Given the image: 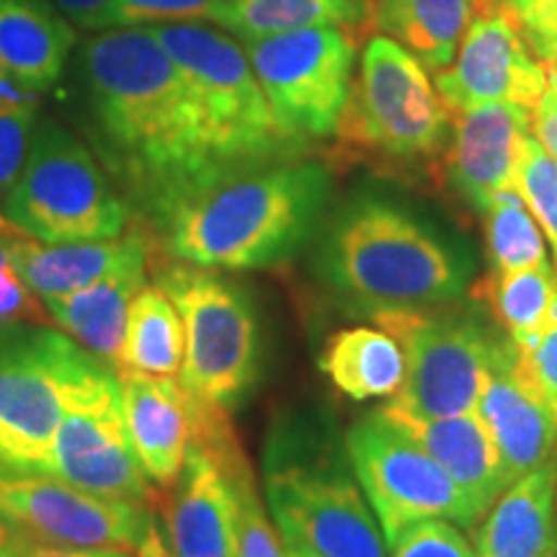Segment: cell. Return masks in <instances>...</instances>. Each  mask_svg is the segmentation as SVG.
Masks as SVG:
<instances>
[{
    "instance_id": "obj_17",
    "label": "cell",
    "mask_w": 557,
    "mask_h": 557,
    "mask_svg": "<svg viewBox=\"0 0 557 557\" xmlns=\"http://www.w3.org/2000/svg\"><path fill=\"white\" fill-rule=\"evenodd\" d=\"M478 416L496 442L508 483L557 459V413L521 372L506 333L493 348Z\"/></svg>"
},
{
    "instance_id": "obj_4",
    "label": "cell",
    "mask_w": 557,
    "mask_h": 557,
    "mask_svg": "<svg viewBox=\"0 0 557 557\" xmlns=\"http://www.w3.org/2000/svg\"><path fill=\"white\" fill-rule=\"evenodd\" d=\"M261 468L263 496L284 547L308 557H385L377 517L329 408L278 413L263 438Z\"/></svg>"
},
{
    "instance_id": "obj_9",
    "label": "cell",
    "mask_w": 557,
    "mask_h": 557,
    "mask_svg": "<svg viewBox=\"0 0 557 557\" xmlns=\"http://www.w3.org/2000/svg\"><path fill=\"white\" fill-rule=\"evenodd\" d=\"M145 29L152 32L191 88L222 165L240 169L305 152L278 129L248 54L233 37L197 21Z\"/></svg>"
},
{
    "instance_id": "obj_27",
    "label": "cell",
    "mask_w": 557,
    "mask_h": 557,
    "mask_svg": "<svg viewBox=\"0 0 557 557\" xmlns=\"http://www.w3.org/2000/svg\"><path fill=\"white\" fill-rule=\"evenodd\" d=\"M468 295L513 341V346H529L545 329L557 299L555 263L519 271H485L475 276Z\"/></svg>"
},
{
    "instance_id": "obj_11",
    "label": "cell",
    "mask_w": 557,
    "mask_h": 557,
    "mask_svg": "<svg viewBox=\"0 0 557 557\" xmlns=\"http://www.w3.org/2000/svg\"><path fill=\"white\" fill-rule=\"evenodd\" d=\"M278 129L299 148L336 137L351 99L357 41L341 26H315L243 41Z\"/></svg>"
},
{
    "instance_id": "obj_14",
    "label": "cell",
    "mask_w": 557,
    "mask_h": 557,
    "mask_svg": "<svg viewBox=\"0 0 557 557\" xmlns=\"http://www.w3.org/2000/svg\"><path fill=\"white\" fill-rule=\"evenodd\" d=\"M50 475L101 498L158 506L160 493L145 475L129 442L114 369H103L70 403L54 434Z\"/></svg>"
},
{
    "instance_id": "obj_37",
    "label": "cell",
    "mask_w": 557,
    "mask_h": 557,
    "mask_svg": "<svg viewBox=\"0 0 557 557\" xmlns=\"http://www.w3.org/2000/svg\"><path fill=\"white\" fill-rule=\"evenodd\" d=\"M73 26L86 32H107L116 0H50Z\"/></svg>"
},
{
    "instance_id": "obj_18",
    "label": "cell",
    "mask_w": 557,
    "mask_h": 557,
    "mask_svg": "<svg viewBox=\"0 0 557 557\" xmlns=\"http://www.w3.org/2000/svg\"><path fill=\"white\" fill-rule=\"evenodd\" d=\"M160 540L171 557H238V498L212 455L191 444L158 498Z\"/></svg>"
},
{
    "instance_id": "obj_39",
    "label": "cell",
    "mask_w": 557,
    "mask_h": 557,
    "mask_svg": "<svg viewBox=\"0 0 557 557\" xmlns=\"http://www.w3.org/2000/svg\"><path fill=\"white\" fill-rule=\"evenodd\" d=\"M16 557H137L127 549L114 547H62L45 545V542H29Z\"/></svg>"
},
{
    "instance_id": "obj_6",
    "label": "cell",
    "mask_w": 557,
    "mask_h": 557,
    "mask_svg": "<svg viewBox=\"0 0 557 557\" xmlns=\"http://www.w3.org/2000/svg\"><path fill=\"white\" fill-rule=\"evenodd\" d=\"M3 218L39 243L120 238L135 214L96 152L54 116H39Z\"/></svg>"
},
{
    "instance_id": "obj_7",
    "label": "cell",
    "mask_w": 557,
    "mask_h": 557,
    "mask_svg": "<svg viewBox=\"0 0 557 557\" xmlns=\"http://www.w3.org/2000/svg\"><path fill=\"white\" fill-rule=\"evenodd\" d=\"M449 135L451 114L426 67L385 34L369 37L336 132L341 148L389 169H423L442 160Z\"/></svg>"
},
{
    "instance_id": "obj_33",
    "label": "cell",
    "mask_w": 557,
    "mask_h": 557,
    "mask_svg": "<svg viewBox=\"0 0 557 557\" xmlns=\"http://www.w3.org/2000/svg\"><path fill=\"white\" fill-rule=\"evenodd\" d=\"M39 107H5L0 109V205L9 197L26 163Z\"/></svg>"
},
{
    "instance_id": "obj_48",
    "label": "cell",
    "mask_w": 557,
    "mask_h": 557,
    "mask_svg": "<svg viewBox=\"0 0 557 557\" xmlns=\"http://www.w3.org/2000/svg\"><path fill=\"white\" fill-rule=\"evenodd\" d=\"M504 3H508V0H504Z\"/></svg>"
},
{
    "instance_id": "obj_21",
    "label": "cell",
    "mask_w": 557,
    "mask_h": 557,
    "mask_svg": "<svg viewBox=\"0 0 557 557\" xmlns=\"http://www.w3.org/2000/svg\"><path fill=\"white\" fill-rule=\"evenodd\" d=\"M156 248V235L139 222L127 235L109 240L39 243L21 233L13 246V267L34 295L47 299L88 287L122 263L152 256Z\"/></svg>"
},
{
    "instance_id": "obj_1",
    "label": "cell",
    "mask_w": 557,
    "mask_h": 557,
    "mask_svg": "<svg viewBox=\"0 0 557 557\" xmlns=\"http://www.w3.org/2000/svg\"><path fill=\"white\" fill-rule=\"evenodd\" d=\"M70 78L90 150L150 233L181 199L233 171L150 29H107L78 41Z\"/></svg>"
},
{
    "instance_id": "obj_46",
    "label": "cell",
    "mask_w": 557,
    "mask_h": 557,
    "mask_svg": "<svg viewBox=\"0 0 557 557\" xmlns=\"http://www.w3.org/2000/svg\"><path fill=\"white\" fill-rule=\"evenodd\" d=\"M160 557H171V555H169V553H165V555H160Z\"/></svg>"
},
{
    "instance_id": "obj_38",
    "label": "cell",
    "mask_w": 557,
    "mask_h": 557,
    "mask_svg": "<svg viewBox=\"0 0 557 557\" xmlns=\"http://www.w3.org/2000/svg\"><path fill=\"white\" fill-rule=\"evenodd\" d=\"M532 135L557 163V96L549 88L532 109Z\"/></svg>"
},
{
    "instance_id": "obj_47",
    "label": "cell",
    "mask_w": 557,
    "mask_h": 557,
    "mask_svg": "<svg viewBox=\"0 0 557 557\" xmlns=\"http://www.w3.org/2000/svg\"><path fill=\"white\" fill-rule=\"evenodd\" d=\"M547 67H557V65H547Z\"/></svg>"
},
{
    "instance_id": "obj_30",
    "label": "cell",
    "mask_w": 557,
    "mask_h": 557,
    "mask_svg": "<svg viewBox=\"0 0 557 557\" xmlns=\"http://www.w3.org/2000/svg\"><path fill=\"white\" fill-rule=\"evenodd\" d=\"M478 218L483 220L487 271H519L553 263L545 233L517 191L493 197Z\"/></svg>"
},
{
    "instance_id": "obj_32",
    "label": "cell",
    "mask_w": 557,
    "mask_h": 557,
    "mask_svg": "<svg viewBox=\"0 0 557 557\" xmlns=\"http://www.w3.org/2000/svg\"><path fill=\"white\" fill-rule=\"evenodd\" d=\"M225 0H116L109 29H145L184 21H212Z\"/></svg>"
},
{
    "instance_id": "obj_26",
    "label": "cell",
    "mask_w": 557,
    "mask_h": 557,
    "mask_svg": "<svg viewBox=\"0 0 557 557\" xmlns=\"http://www.w3.org/2000/svg\"><path fill=\"white\" fill-rule=\"evenodd\" d=\"M320 369L346 398L393 400L406 382V354L382 329L351 325L325 341Z\"/></svg>"
},
{
    "instance_id": "obj_34",
    "label": "cell",
    "mask_w": 557,
    "mask_h": 557,
    "mask_svg": "<svg viewBox=\"0 0 557 557\" xmlns=\"http://www.w3.org/2000/svg\"><path fill=\"white\" fill-rule=\"evenodd\" d=\"M389 557H475L465 529L444 519L423 521L389 545Z\"/></svg>"
},
{
    "instance_id": "obj_22",
    "label": "cell",
    "mask_w": 557,
    "mask_h": 557,
    "mask_svg": "<svg viewBox=\"0 0 557 557\" xmlns=\"http://www.w3.org/2000/svg\"><path fill=\"white\" fill-rule=\"evenodd\" d=\"M150 259L152 256L127 261L111 269L107 276L90 282L88 287L45 299L52 323H58L75 344H81L114 372L122 364L129 305L148 284Z\"/></svg>"
},
{
    "instance_id": "obj_15",
    "label": "cell",
    "mask_w": 557,
    "mask_h": 557,
    "mask_svg": "<svg viewBox=\"0 0 557 557\" xmlns=\"http://www.w3.org/2000/svg\"><path fill=\"white\" fill-rule=\"evenodd\" d=\"M449 114L480 103H517L532 111L547 94V70L527 45L504 0H487L465 32L449 67L436 73Z\"/></svg>"
},
{
    "instance_id": "obj_36",
    "label": "cell",
    "mask_w": 557,
    "mask_h": 557,
    "mask_svg": "<svg viewBox=\"0 0 557 557\" xmlns=\"http://www.w3.org/2000/svg\"><path fill=\"white\" fill-rule=\"evenodd\" d=\"M506 5L542 65H557V0H508Z\"/></svg>"
},
{
    "instance_id": "obj_24",
    "label": "cell",
    "mask_w": 557,
    "mask_h": 557,
    "mask_svg": "<svg viewBox=\"0 0 557 557\" xmlns=\"http://www.w3.org/2000/svg\"><path fill=\"white\" fill-rule=\"evenodd\" d=\"M78 32L50 0H0V67L45 94L62 78Z\"/></svg>"
},
{
    "instance_id": "obj_3",
    "label": "cell",
    "mask_w": 557,
    "mask_h": 557,
    "mask_svg": "<svg viewBox=\"0 0 557 557\" xmlns=\"http://www.w3.org/2000/svg\"><path fill=\"white\" fill-rule=\"evenodd\" d=\"M325 160L287 156L220 173L152 230L171 259L220 271L282 267L315 240L333 207Z\"/></svg>"
},
{
    "instance_id": "obj_23",
    "label": "cell",
    "mask_w": 557,
    "mask_h": 557,
    "mask_svg": "<svg viewBox=\"0 0 557 557\" xmlns=\"http://www.w3.org/2000/svg\"><path fill=\"white\" fill-rule=\"evenodd\" d=\"M475 557H553L557 459L513 480L472 529Z\"/></svg>"
},
{
    "instance_id": "obj_16",
    "label": "cell",
    "mask_w": 557,
    "mask_h": 557,
    "mask_svg": "<svg viewBox=\"0 0 557 557\" xmlns=\"http://www.w3.org/2000/svg\"><path fill=\"white\" fill-rule=\"evenodd\" d=\"M532 111L517 103H480L451 114V135L442 163L455 197L480 214L498 194L517 191V169Z\"/></svg>"
},
{
    "instance_id": "obj_31",
    "label": "cell",
    "mask_w": 557,
    "mask_h": 557,
    "mask_svg": "<svg viewBox=\"0 0 557 557\" xmlns=\"http://www.w3.org/2000/svg\"><path fill=\"white\" fill-rule=\"evenodd\" d=\"M517 194L524 199L532 218L540 222L542 233L553 248V263L557 271V163L534 135L527 137L524 150H521Z\"/></svg>"
},
{
    "instance_id": "obj_12",
    "label": "cell",
    "mask_w": 557,
    "mask_h": 557,
    "mask_svg": "<svg viewBox=\"0 0 557 557\" xmlns=\"http://www.w3.org/2000/svg\"><path fill=\"white\" fill-rule=\"evenodd\" d=\"M346 451L387 547L423 521L444 519L472 532L483 519L449 472L393 426L380 408L348 426Z\"/></svg>"
},
{
    "instance_id": "obj_28",
    "label": "cell",
    "mask_w": 557,
    "mask_h": 557,
    "mask_svg": "<svg viewBox=\"0 0 557 557\" xmlns=\"http://www.w3.org/2000/svg\"><path fill=\"white\" fill-rule=\"evenodd\" d=\"M212 21L240 41L315 26L351 29L367 21V0H225Z\"/></svg>"
},
{
    "instance_id": "obj_35",
    "label": "cell",
    "mask_w": 557,
    "mask_h": 557,
    "mask_svg": "<svg viewBox=\"0 0 557 557\" xmlns=\"http://www.w3.org/2000/svg\"><path fill=\"white\" fill-rule=\"evenodd\" d=\"M517 359L527 380L557 413V299L540 336L529 346H517Z\"/></svg>"
},
{
    "instance_id": "obj_40",
    "label": "cell",
    "mask_w": 557,
    "mask_h": 557,
    "mask_svg": "<svg viewBox=\"0 0 557 557\" xmlns=\"http://www.w3.org/2000/svg\"><path fill=\"white\" fill-rule=\"evenodd\" d=\"M41 94L21 83L16 75L0 67V109L5 107H39Z\"/></svg>"
},
{
    "instance_id": "obj_44",
    "label": "cell",
    "mask_w": 557,
    "mask_h": 557,
    "mask_svg": "<svg viewBox=\"0 0 557 557\" xmlns=\"http://www.w3.org/2000/svg\"><path fill=\"white\" fill-rule=\"evenodd\" d=\"M287 557H308V555H302V553H297V549L287 547Z\"/></svg>"
},
{
    "instance_id": "obj_41",
    "label": "cell",
    "mask_w": 557,
    "mask_h": 557,
    "mask_svg": "<svg viewBox=\"0 0 557 557\" xmlns=\"http://www.w3.org/2000/svg\"><path fill=\"white\" fill-rule=\"evenodd\" d=\"M18 235L21 230L16 225H11V222L3 218V212H0V276L13 267V246H16Z\"/></svg>"
},
{
    "instance_id": "obj_5",
    "label": "cell",
    "mask_w": 557,
    "mask_h": 557,
    "mask_svg": "<svg viewBox=\"0 0 557 557\" xmlns=\"http://www.w3.org/2000/svg\"><path fill=\"white\" fill-rule=\"evenodd\" d=\"M150 263L184 323L181 387L225 410L243 406L263 374V329L253 297L220 269L171 259L160 248Z\"/></svg>"
},
{
    "instance_id": "obj_45",
    "label": "cell",
    "mask_w": 557,
    "mask_h": 557,
    "mask_svg": "<svg viewBox=\"0 0 557 557\" xmlns=\"http://www.w3.org/2000/svg\"><path fill=\"white\" fill-rule=\"evenodd\" d=\"M553 557H557V542H555V555Z\"/></svg>"
},
{
    "instance_id": "obj_25",
    "label": "cell",
    "mask_w": 557,
    "mask_h": 557,
    "mask_svg": "<svg viewBox=\"0 0 557 557\" xmlns=\"http://www.w3.org/2000/svg\"><path fill=\"white\" fill-rule=\"evenodd\" d=\"M487 0H367V21L423 67L451 65L470 21Z\"/></svg>"
},
{
    "instance_id": "obj_20",
    "label": "cell",
    "mask_w": 557,
    "mask_h": 557,
    "mask_svg": "<svg viewBox=\"0 0 557 557\" xmlns=\"http://www.w3.org/2000/svg\"><path fill=\"white\" fill-rule=\"evenodd\" d=\"M380 410L393 426H398L408 438H413L418 447L449 472L451 480L483 511V517L487 508L496 504L500 493L511 485L504 462H500L496 442H493L491 431L478 413L431 418L408 413V410L389 406V403Z\"/></svg>"
},
{
    "instance_id": "obj_19",
    "label": "cell",
    "mask_w": 557,
    "mask_h": 557,
    "mask_svg": "<svg viewBox=\"0 0 557 557\" xmlns=\"http://www.w3.org/2000/svg\"><path fill=\"white\" fill-rule=\"evenodd\" d=\"M116 380L132 447L150 483L163 491L178 478L191 447L189 395L176 377L120 369Z\"/></svg>"
},
{
    "instance_id": "obj_2",
    "label": "cell",
    "mask_w": 557,
    "mask_h": 557,
    "mask_svg": "<svg viewBox=\"0 0 557 557\" xmlns=\"http://www.w3.org/2000/svg\"><path fill=\"white\" fill-rule=\"evenodd\" d=\"M312 271L348 312L429 308L465 297L478 276L472 240L393 181L351 186L315 235Z\"/></svg>"
},
{
    "instance_id": "obj_10",
    "label": "cell",
    "mask_w": 557,
    "mask_h": 557,
    "mask_svg": "<svg viewBox=\"0 0 557 557\" xmlns=\"http://www.w3.org/2000/svg\"><path fill=\"white\" fill-rule=\"evenodd\" d=\"M369 320L406 354V382L389 406L431 418L478 413L487 364L504 331L475 299L377 310Z\"/></svg>"
},
{
    "instance_id": "obj_13",
    "label": "cell",
    "mask_w": 557,
    "mask_h": 557,
    "mask_svg": "<svg viewBox=\"0 0 557 557\" xmlns=\"http://www.w3.org/2000/svg\"><path fill=\"white\" fill-rule=\"evenodd\" d=\"M0 519L45 545L165 555L150 506L94 496L52 475L0 468Z\"/></svg>"
},
{
    "instance_id": "obj_43",
    "label": "cell",
    "mask_w": 557,
    "mask_h": 557,
    "mask_svg": "<svg viewBox=\"0 0 557 557\" xmlns=\"http://www.w3.org/2000/svg\"><path fill=\"white\" fill-rule=\"evenodd\" d=\"M547 70V88L557 96V67H545Z\"/></svg>"
},
{
    "instance_id": "obj_29",
    "label": "cell",
    "mask_w": 557,
    "mask_h": 557,
    "mask_svg": "<svg viewBox=\"0 0 557 557\" xmlns=\"http://www.w3.org/2000/svg\"><path fill=\"white\" fill-rule=\"evenodd\" d=\"M181 364H184V323L176 305L156 282L145 284L129 305L120 369L178 377Z\"/></svg>"
},
{
    "instance_id": "obj_42",
    "label": "cell",
    "mask_w": 557,
    "mask_h": 557,
    "mask_svg": "<svg viewBox=\"0 0 557 557\" xmlns=\"http://www.w3.org/2000/svg\"><path fill=\"white\" fill-rule=\"evenodd\" d=\"M29 542L34 540L26 537L24 532H18L16 527H11L9 521L0 519V557H16Z\"/></svg>"
},
{
    "instance_id": "obj_8",
    "label": "cell",
    "mask_w": 557,
    "mask_h": 557,
    "mask_svg": "<svg viewBox=\"0 0 557 557\" xmlns=\"http://www.w3.org/2000/svg\"><path fill=\"white\" fill-rule=\"evenodd\" d=\"M107 369L45 323L0 329V468L50 475L52 444L70 403Z\"/></svg>"
}]
</instances>
